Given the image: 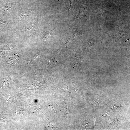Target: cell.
<instances>
[{"label":"cell","instance_id":"cell-1","mask_svg":"<svg viewBox=\"0 0 130 130\" xmlns=\"http://www.w3.org/2000/svg\"><path fill=\"white\" fill-rule=\"evenodd\" d=\"M36 27L35 24H29L25 26L22 29V30L30 35L33 33L36 30Z\"/></svg>","mask_w":130,"mask_h":130},{"label":"cell","instance_id":"cell-2","mask_svg":"<svg viewBox=\"0 0 130 130\" xmlns=\"http://www.w3.org/2000/svg\"><path fill=\"white\" fill-rule=\"evenodd\" d=\"M0 8L1 10L5 12H7L8 10H10L11 7L10 5L4 4L0 6Z\"/></svg>","mask_w":130,"mask_h":130},{"label":"cell","instance_id":"cell-3","mask_svg":"<svg viewBox=\"0 0 130 130\" xmlns=\"http://www.w3.org/2000/svg\"><path fill=\"white\" fill-rule=\"evenodd\" d=\"M30 13V12H27L22 13L19 17V19L20 20H21L24 18L27 17Z\"/></svg>","mask_w":130,"mask_h":130},{"label":"cell","instance_id":"cell-4","mask_svg":"<svg viewBox=\"0 0 130 130\" xmlns=\"http://www.w3.org/2000/svg\"><path fill=\"white\" fill-rule=\"evenodd\" d=\"M54 29H53L51 30V31H49L47 32L45 35V39H47L49 38L52 32L54 31Z\"/></svg>","mask_w":130,"mask_h":130},{"label":"cell","instance_id":"cell-5","mask_svg":"<svg viewBox=\"0 0 130 130\" xmlns=\"http://www.w3.org/2000/svg\"><path fill=\"white\" fill-rule=\"evenodd\" d=\"M6 23L0 18V24H3Z\"/></svg>","mask_w":130,"mask_h":130}]
</instances>
